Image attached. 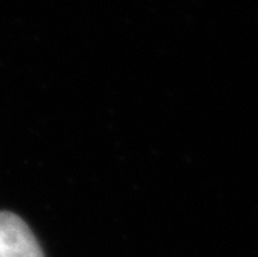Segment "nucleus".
<instances>
[{"mask_svg": "<svg viewBox=\"0 0 258 257\" xmlns=\"http://www.w3.org/2000/svg\"><path fill=\"white\" fill-rule=\"evenodd\" d=\"M0 257H45L30 226L7 211H0Z\"/></svg>", "mask_w": 258, "mask_h": 257, "instance_id": "nucleus-1", "label": "nucleus"}]
</instances>
